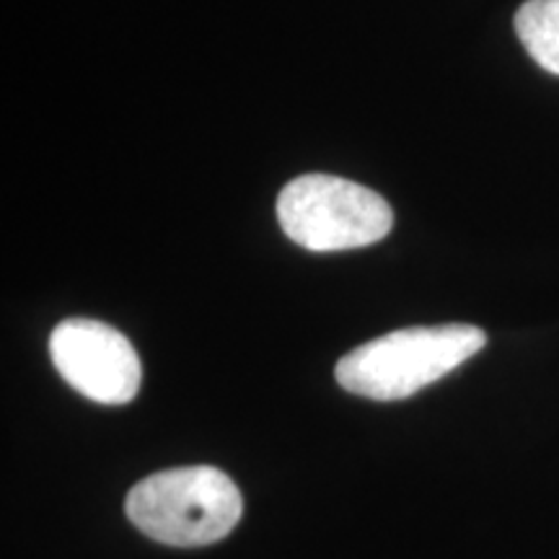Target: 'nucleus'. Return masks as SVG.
I'll use <instances>...</instances> for the list:
<instances>
[{
    "mask_svg": "<svg viewBox=\"0 0 559 559\" xmlns=\"http://www.w3.org/2000/svg\"><path fill=\"white\" fill-rule=\"evenodd\" d=\"M124 510L151 539L169 547H205L234 531L243 500L234 479L215 466H181L138 481Z\"/></svg>",
    "mask_w": 559,
    "mask_h": 559,
    "instance_id": "2",
    "label": "nucleus"
},
{
    "mask_svg": "<svg viewBox=\"0 0 559 559\" xmlns=\"http://www.w3.org/2000/svg\"><path fill=\"white\" fill-rule=\"evenodd\" d=\"M515 34L536 66L559 75V0H526L515 13Z\"/></svg>",
    "mask_w": 559,
    "mask_h": 559,
    "instance_id": "5",
    "label": "nucleus"
},
{
    "mask_svg": "<svg viewBox=\"0 0 559 559\" xmlns=\"http://www.w3.org/2000/svg\"><path fill=\"white\" fill-rule=\"evenodd\" d=\"M487 345L472 324L409 326L355 347L337 362V381L349 394L373 402L407 400L456 370Z\"/></svg>",
    "mask_w": 559,
    "mask_h": 559,
    "instance_id": "1",
    "label": "nucleus"
},
{
    "mask_svg": "<svg viewBox=\"0 0 559 559\" xmlns=\"http://www.w3.org/2000/svg\"><path fill=\"white\" fill-rule=\"evenodd\" d=\"M285 236L309 251H347L386 239L394 210L379 192L330 174L290 179L277 198Z\"/></svg>",
    "mask_w": 559,
    "mask_h": 559,
    "instance_id": "3",
    "label": "nucleus"
},
{
    "mask_svg": "<svg viewBox=\"0 0 559 559\" xmlns=\"http://www.w3.org/2000/svg\"><path fill=\"white\" fill-rule=\"evenodd\" d=\"M58 373L91 402L120 407L138 396L143 368L132 342L94 319H66L50 334Z\"/></svg>",
    "mask_w": 559,
    "mask_h": 559,
    "instance_id": "4",
    "label": "nucleus"
}]
</instances>
